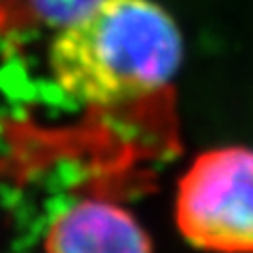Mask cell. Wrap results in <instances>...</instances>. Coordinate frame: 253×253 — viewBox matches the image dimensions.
I'll return each mask as SVG.
<instances>
[{"mask_svg":"<svg viewBox=\"0 0 253 253\" xmlns=\"http://www.w3.org/2000/svg\"><path fill=\"white\" fill-rule=\"evenodd\" d=\"M175 224L196 249L253 253V148L221 146L196 156L177 181Z\"/></svg>","mask_w":253,"mask_h":253,"instance_id":"obj_2","label":"cell"},{"mask_svg":"<svg viewBox=\"0 0 253 253\" xmlns=\"http://www.w3.org/2000/svg\"><path fill=\"white\" fill-rule=\"evenodd\" d=\"M184 61L181 30L154 0H101L59 28L49 66L74 101L114 108L167 89Z\"/></svg>","mask_w":253,"mask_h":253,"instance_id":"obj_1","label":"cell"},{"mask_svg":"<svg viewBox=\"0 0 253 253\" xmlns=\"http://www.w3.org/2000/svg\"><path fill=\"white\" fill-rule=\"evenodd\" d=\"M44 253H154V247L131 211L110 201L84 199L53 217Z\"/></svg>","mask_w":253,"mask_h":253,"instance_id":"obj_3","label":"cell"},{"mask_svg":"<svg viewBox=\"0 0 253 253\" xmlns=\"http://www.w3.org/2000/svg\"><path fill=\"white\" fill-rule=\"evenodd\" d=\"M99 2L101 0H34V11L46 23L63 28L81 19Z\"/></svg>","mask_w":253,"mask_h":253,"instance_id":"obj_4","label":"cell"}]
</instances>
